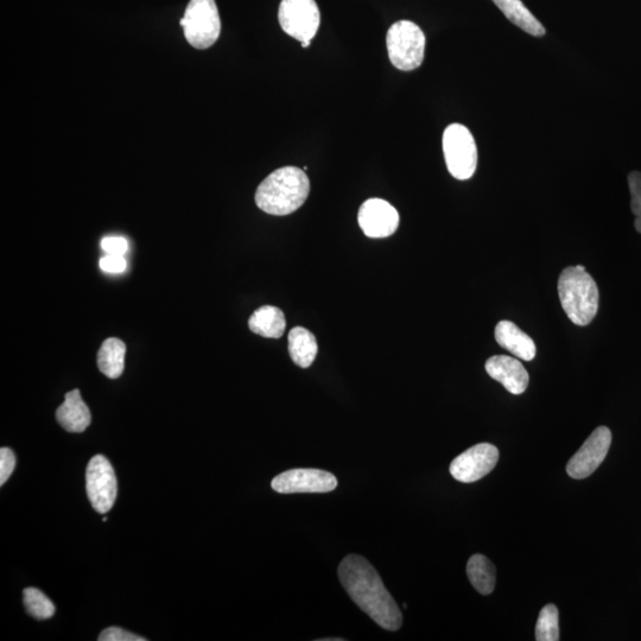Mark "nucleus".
<instances>
[{"instance_id":"nucleus-1","label":"nucleus","mask_w":641,"mask_h":641,"mask_svg":"<svg viewBox=\"0 0 641 641\" xmlns=\"http://www.w3.org/2000/svg\"><path fill=\"white\" fill-rule=\"evenodd\" d=\"M341 585L361 611L386 631L402 627L403 614L382 577L363 556L348 555L339 566Z\"/></svg>"},{"instance_id":"nucleus-2","label":"nucleus","mask_w":641,"mask_h":641,"mask_svg":"<svg viewBox=\"0 0 641 641\" xmlns=\"http://www.w3.org/2000/svg\"><path fill=\"white\" fill-rule=\"evenodd\" d=\"M310 193V181L296 167L277 169L259 184L256 203L263 212L283 217L300 209Z\"/></svg>"},{"instance_id":"nucleus-3","label":"nucleus","mask_w":641,"mask_h":641,"mask_svg":"<svg viewBox=\"0 0 641 641\" xmlns=\"http://www.w3.org/2000/svg\"><path fill=\"white\" fill-rule=\"evenodd\" d=\"M558 296L569 320L588 326L599 310V288L586 270L569 266L558 278Z\"/></svg>"},{"instance_id":"nucleus-4","label":"nucleus","mask_w":641,"mask_h":641,"mask_svg":"<svg viewBox=\"0 0 641 641\" xmlns=\"http://www.w3.org/2000/svg\"><path fill=\"white\" fill-rule=\"evenodd\" d=\"M425 35L417 24L399 21L386 36L390 61L399 71L410 72L421 67L425 54Z\"/></svg>"},{"instance_id":"nucleus-5","label":"nucleus","mask_w":641,"mask_h":641,"mask_svg":"<svg viewBox=\"0 0 641 641\" xmlns=\"http://www.w3.org/2000/svg\"><path fill=\"white\" fill-rule=\"evenodd\" d=\"M190 46L208 49L221 33V19L215 0H190L180 21Z\"/></svg>"},{"instance_id":"nucleus-6","label":"nucleus","mask_w":641,"mask_h":641,"mask_svg":"<svg viewBox=\"0 0 641 641\" xmlns=\"http://www.w3.org/2000/svg\"><path fill=\"white\" fill-rule=\"evenodd\" d=\"M442 144L450 175L460 181L471 179L478 165L477 143L471 131L461 124L449 125Z\"/></svg>"},{"instance_id":"nucleus-7","label":"nucleus","mask_w":641,"mask_h":641,"mask_svg":"<svg viewBox=\"0 0 641 641\" xmlns=\"http://www.w3.org/2000/svg\"><path fill=\"white\" fill-rule=\"evenodd\" d=\"M279 24L285 34L302 42H312L320 28L321 14L315 0H282Z\"/></svg>"},{"instance_id":"nucleus-8","label":"nucleus","mask_w":641,"mask_h":641,"mask_svg":"<svg viewBox=\"0 0 641 641\" xmlns=\"http://www.w3.org/2000/svg\"><path fill=\"white\" fill-rule=\"evenodd\" d=\"M88 499L98 513L109 512L116 503L118 482L116 473L104 455H97L88 463L86 472Z\"/></svg>"},{"instance_id":"nucleus-9","label":"nucleus","mask_w":641,"mask_h":641,"mask_svg":"<svg viewBox=\"0 0 641 641\" xmlns=\"http://www.w3.org/2000/svg\"><path fill=\"white\" fill-rule=\"evenodd\" d=\"M499 460V450L490 443H480L458 456L450 465V474L463 484H472L490 474Z\"/></svg>"},{"instance_id":"nucleus-10","label":"nucleus","mask_w":641,"mask_h":641,"mask_svg":"<svg viewBox=\"0 0 641 641\" xmlns=\"http://www.w3.org/2000/svg\"><path fill=\"white\" fill-rule=\"evenodd\" d=\"M271 487L277 493H328L338 487V479L321 469H291L277 475Z\"/></svg>"},{"instance_id":"nucleus-11","label":"nucleus","mask_w":641,"mask_h":641,"mask_svg":"<svg viewBox=\"0 0 641 641\" xmlns=\"http://www.w3.org/2000/svg\"><path fill=\"white\" fill-rule=\"evenodd\" d=\"M611 443V430L607 427L596 428L579 452L568 462L569 477L579 480L590 477L606 459Z\"/></svg>"},{"instance_id":"nucleus-12","label":"nucleus","mask_w":641,"mask_h":641,"mask_svg":"<svg viewBox=\"0 0 641 641\" xmlns=\"http://www.w3.org/2000/svg\"><path fill=\"white\" fill-rule=\"evenodd\" d=\"M358 221L365 236L382 239L392 236L399 225L397 209L382 199H370L363 203Z\"/></svg>"},{"instance_id":"nucleus-13","label":"nucleus","mask_w":641,"mask_h":641,"mask_svg":"<svg viewBox=\"0 0 641 641\" xmlns=\"http://www.w3.org/2000/svg\"><path fill=\"white\" fill-rule=\"evenodd\" d=\"M488 376L497 380L512 395H522L529 386V373L518 359L494 355L486 361Z\"/></svg>"},{"instance_id":"nucleus-14","label":"nucleus","mask_w":641,"mask_h":641,"mask_svg":"<svg viewBox=\"0 0 641 641\" xmlns=\"http://www.w3.org/2000/svg\"><path fill=\"white\" fill-rule=\"evenodd\" d=\"M495 340L514 357L524 361L535 359L537 348L530 336L511 321H500L495 327Z\"/></svg>"},{"instance_id":"nucleus-15","label":"nucleus","mask_w":641,"mask_h":641,"mask_svg":"<svg viewBox=\"0 0 641 641\" xmlns=\"http://www.w3.org/2000/svg\"><path fill=\"white\" fill-rule=\"evenodd\" d=\"M56 420L69 433H84L90 427L91 411L82 399L79 390L67 393L65 403L56 411Z\"/></svg>"},{"instance_id":"nucleus-16","label":"nucleus","mask_w":641,"mask_h":641,"mask_svg":"<svg viewBox=\"0 0 641 641\" xmlns=\"http://www.w3.org/2000/svg\"><path fill=\"white\" fill-rule=\"evenodd\" d=\"M249 327L252 333L263 336V338L279 339L284 334L287 322L281 309L265 306L256 310L249 320Z\"/></svg>"},{"instance_id":"nucleus-17","label":"nucleus","mask_w":641,"mask_h":641,"mask_svg":"<svg viewBox=\"0 0 641 641\" xmlns=\"http://www.w3.org/2000/svg\"><path fill=\"white\" fill-rule=\"evenodd\" d=\"M501 12L518 28L535 37H543L545 28L538 19L531 14L522 0H493Z\"/></svg>"},{"instance_id":"nucleus-18","label":"nucleus","mask_w":641,"mask_h":641,"mask_svg":"<svg viewBox=\"0 0 641 641\" xmlns=\"http://www.w3.org/2000/svg\"><path fill=\"white\" fill-rule=\"evenodd\" d=\"M319 346L313 333L302 327H295L289 333V354L297 366L308 368L313 365Z\"/></svg>"},{"instance_id":"nucleus-19","label":"nucleus","mask_w":641,"mask_h":641,"mask_svg":"<svg viewBox=\"0 0 641 641\" xmlns=\"http://www.w3.org/2000/svg\"><path fill=\"white\" fill-rule=\"evenodd\" d=\"M126 346L117 338L106 339L98 352V367L107 378L122 376L125 367Z\"/></svg>"},{"instance_id":"nucleus-20","label":"nucleus","mask_w":641,"mask_h":641,"mask_svg":"<svg viewBox=\"0 0 641 641\" xmlns=\"http://www.w3.org/2000/svg\"><path fill=\"white\" fill-rule=\"evenodd\" d=\"M467 575L472 586L482 595H490L495 587L494 564L484 555H474L469 558L467 564Z\"/></svg>"},{"instance_id":"nucleus-21","label":"nucleus","mask_w":641,"mask_h":641,"mask_svg":"<svg viewBox=\"0 0 641 641\" xmlns=\"http://www.w3.org/2000/svg\"><path fill=\"white\" fill-rule=\"evenodd\" d=\"M536 640H560V614L555 605L545 606L539 613L536 625Z\"/></svg>"},{"instance_id":"nucleus-22","label":"nucleus","mask_w":641,"mask_h":641,"mask_svg":"<svg viewBox=\"0 0 641 641\" xmlns=\"http://www.w3.org/2000/svg\"><path fill=\"white\" fill-rule=\"evenodd\" d=\"M25 608L31 617L40 620L53 618L55 606L46 594L36 588H27L23 592Z\"/></svg>"},{"instance_id":"nucleus-23","label":"nucleus","mask_w":641,"mask_h":641,"mask_svg":"<svg viewBox=\"0 0 641 641\" xmlns=\"http://www.w3.org/2000/svg\"><path fill=\"white\" fill-rule=\"evenodd\" d=\"M628 186H630L632 198V212L636 215L634 226H636V230L641 233V173H639V171H633V173L628 176Z\"/></svg>"},{"instance_id":"nucleus-24","label":"nucleus","mask_w":641,"mask_h":641,"mask_svg":"<svg viewBox=\"0 0 641 641\" xmlns=\"http://www.w3.org/2000/svg\"><path fill=\"white\" fill-rule=\"evenodd\" d=\"M16 467V456L9 448L0 449V485H4L14 473Z\"/></svg>"},{"instance_id":"nucleus-25","label":"nucleus","mask_w":641,"mask_h":641,"mask_svg":"<svg viewBox=\"0 0 641 641\" xmlns=\"http://www.w3.org/2000/svg\"><path fill=\"white\" fill-rule=\"evenodd\" d=\"M100 269L106 274H123L128 269V263L124 256L119 255H106L100 259Z\"/></svg>"},{"instance_id":"nucleus-26","label":"nucleus","mask_w":641,"mask_h":641,"mask_svg":"<svg viewBox=\"0 0 641 641\" xmlns=\"http://www.w3.org/2000/svg\"><path fill=\"white\" fill-rule=\"evenodd\" d=\"M100 246L106 255L124 256L129 251V241L123 237H105Z\"/></svg>"},{"instance_id":"nucleus-27","label":"nucleus","mask_w":641,"mask_h":641,"mask_svg":"<svg viewBox=\"0 0 641 641\" xmlns=\"http://www.w3.org/2000/svg\"><path fill=\"white\" fill-rule=\"evenodd\" d=\"M100 641H145L147 639L136 636V634L124 631L123 628L110 627L107 628L99 636Z\"/></svg>"},{"instance_id":"nucleus-28","label":"nucleus","mask_w":641,"mask_h":641,"mask_svg":"<svg viewBox=\"0 0 641 641\" xmlns=\"http://www.w3.org/2000/svg\"><path fill=\"white\" fill-rule=\"evenodd\" d=\"M310 43L312 42H302L301 44L303 48H308L310 46Z\"/></svg>"}]
</instances>
